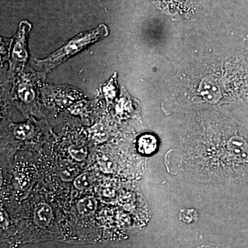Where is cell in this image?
Listing matches in <instances>:
<instances>
[{
  "instance_id": "cell-1",
  "label": "cell",
  "mask_w": 248,
  "mask_h": 248,
  "mask_svg": "<svg viewBox=\"0 0 248 248\" xmlns=\"http://www.w3.org/2000/svg\"><path fill=\"white\" fill-rule=\"evenodd\" d=\"M185 147L186 164L197 176L209 180H248V128L227 122L226 130H210Z\"/></svg>"
},
{
  "instance_id": "cell-2",
  "label": "cell",
  "mask_w": 248,
  "mask_h": 248,
  "mask_svg": "<svg viewBox=\"0 0 248 248\" xmlns=\"http://www.w3.org/2000/svg\"><path fill=\"white\" fill-rule=\"evenodd\" d=\"M108 35V29L105 24H100L93 30L81 32L63 44L62 47L46 58L36 61V66L44 73L50 71L77 53L88 48L94 42L107 37Z\"/></svg>"
},
{
  "instance_id": "cell-3",
  "label": "cell",
  "mask_w": 248,
  "mask_h": 248,
  "mask_svg": "<svg viewBox=\"0 0 248 248\" xmlns=\"http://www.w3.org/2000/svg\"><path fill=\"white\" fill-rule=\"evenodd\" d=\"M31 24L28 21H22L11 44L10 60L11 71L14 73L22 71L29 59L28 53V38L31 30Z\"/></svg>"
},
{
  "instance_id": "cell-4",
  "label": "cell",
  "mask_w": 248,
  "mask_h": 248,
  "mask_svg": "<svg viewBox=\"0 0 248 248\" xmlns=\"http://www.w3.org/2000/svg\"><path fill=\"white\" fill-rule=\"evenodd\" d=\"M42 76L29 68L22 72L13 91L15 100L22 105L35 104L37 100V82Z\"/></svg>"
},
{
  "instance_id": "cell-5",
  "label": "cell",
  "mask_w": 248,
  "mask_h": 248,
  "mask_svg": "<svg viewBox=\"0 0 248 248\" xmlns=\"http://www.w3.org/2000/svg\"><path fill=\"white\" fill-rule=\"evenodd\" d=\"M11 131L16 140L25 141L33 138L36 133L35 124L32 122H27L24 124H12L11 125Z\"/></svg>"
},
{
  "instance_id": "cell-6",
  "label": "cell",
  "mask_w": 248,
  "mask_h": 248,
  "mask_svg": "<svg viewBox=\"0 0 248 248\" xmlns=\"http://www.w3.org/2000/svg\"><path fill=\"white\" fill-rule=\"evenodd\" d=\"M34 215L36 223L41 228L48 226L53 221V212L46 203H39L36 206Z\"/></svg>"
},
{
  "instance_id": "cell-7",
  "label": "cell",
  "mask_w": 248,
  "mask_h": 248,
  "mask_svg": "<svg viewBox=\"0 0 248 248\" xmlns=\"http://www.w3.org/2000/svg\"><path fill=\"white\" fill-rule=\"evenodd\" d=\"M138 149L142 155H149L154 153L157 148V140L152 135H144L139 139Z\"/></svg>"
},
{
  "instance_id": "cell-8",
  "label": "cell",
  "mask_w": 248,
  "mask_h": 248,
  "mask_svg": "<svg viewBox=\"0 0 248 248\" xmlns=\"http://www.w3.org/2000/svg\"><path fill=\"white\" fill-rule=\"evenodd\" d=\"M97 203L92 198L86 197L78 202V209L81 215H91L95 211Z\"/></svg>"
},
{
  "instance_id": "cell-9",
  "label": "cell",
  "mask_w": 248,
  "mask_h": 248,
  "mask_svg": "<svg viewBox=\"0 0 248 248\" xmlns=\"http://www.w3.org/2000/svg\"><path fill=\"white\" fill-rule=\"evenodd\" d=\"M76 174V169L72 164L64 165L60 170V176L63 181H71Z\"/></svg>"
},
{
  "instance_id": "cell-10",
  "label": "cell",
  "mask_w": 248,
  "mask_h": 248,
  "mask_svg": "<svg viewBox=\"0 0 248 248\" xmlns=\"http://www.w3.org/2000/svg\"><path fill=\"white\" fill-rule=\"evenodd\" d=\"M114 79H115V78H112L109 82H108V84L103 88V93L105 94L108 100L112 99L115 96V80Z\"/></svg>"
},
{
  "instance_id": "cell-11",
  "label": "cell",
  "mask_w": 248,
  "mask_h": 248,
  "mask_svg": "<svg viewBox=\"0 0 248 248\" xmlns=\"http://www.w3.org/2000/svg\"><path fill=\"white\" fill-rule=\"evenodd\" d=\"M69 151L71 156L78 161H81V160L84 159L86 157V151H85L84 148H79L78 146H73L70 148Z\"/></svg>"
},
{
  "instance_id": "cell-12",
  "label": "cell",
  "mask_w": 248,
  "mask_h": 248,
  "mask_svg": "<svg viewBox=\"0 0 248 248\" xmlns=\"http://www.w3.org/2000/svg\"><path fill=\"white\" fill-rule=\"evenodd\" d=\"M89 185V179L86 173L81 174L75 181V186L79 190H84Z\"/></svg>"
}]
</instances>
